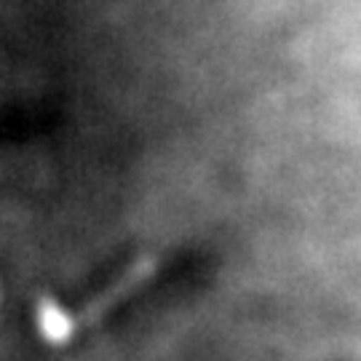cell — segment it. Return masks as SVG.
Segmentation results:
<instances>
[{"label": "cell", "instance_id": "obj_1", "mask_svg": "<svg viewBox=\"0 0 361 361\" xmlns=\"http://www.w3.org/2000/svg\"><path fill=\"white\" fill-rule=\"evenodd\" d=\"M153 273H155V257H140L129 271L118 279L116 284L110 286V289H104L99 297H94L89 305L83 308V313L75 319L78 326H80V324H94L97 319H102L107 310L116 308L123 297H129L137 286H142Z\"/></svg>", "mask_w": 361, "mask_h": 361}, {"label": "cell", "instance_id": "obj_2", "mask_svg": "<svg viewBox=\"0 0 361 361\" xmlns=\"http://www.w3.org/2000/svg\"><path fill=\"white\" fill-rule=\"evenodd\" d=\"M35 324H38V332L46 343L51 345H65L73 340L78 329L75 316H70L54 297L43 295L35 305Z\"/></svg>", "mask_w": 361, "mask_h": 361}]
</instances>
